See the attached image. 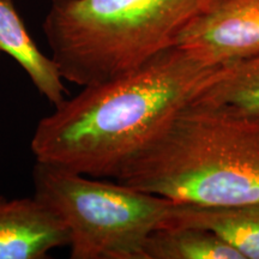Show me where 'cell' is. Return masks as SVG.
Wrapping results in <instances>:
<instances>
[{
	"mask_svg": "<svg viewBox=\"0 0 259 259\" xmlns=\"http://www.w3.org/2000/svg\"><path fill=\"white\" fill-rule=\"evenodd\" d=\"M213 0H51L42 30L66 82L92 85L131 72L177 45Z\"/></svg>",
	"mask_w": 259,
	"mask_h": 259,
	"instance_id": "obj_3",
	"label": "cell"
},
{
	"mask_svg": "<svg viewBox=\"0 0 259 259\" xmlns=\"http://www.w3.org/2000/svg\"><path fill=\"white\" fill-rule=\"evenodd\" d=\"M223 67L174 46L131 72L83 87L37 122L30 142L35 161L115 179Z\"/></svg>",
	"mask_w": 259,
	"mask_h": 259,
	"instance_id": "obj_1",
	"label": "cell"
},
{
	"mask_svg": "<svg viewBox=\"0 0 259 259\" xmlns=\"http://www.w3.org/2000/svg\"><path fill=\"white\" fill-rule=\"evenodd\" d=\"M3 54L22 67L35 89L52 105L65 99L66 88L59 69L31 37L14 0H0V58Z\"/></svg>",
	"mask_w": 259,
	"mask_h": 259,
	"instance_id": "obj_7",
	"label": "cell"
},
{
	"mask_svg": "<svg viewBox=\"0 0 259 259\" xmlns=\"http://www.w3.org/2000/svg\"><path fill=\"white\" fill-rule=\"evenodd\" d=\"M141 259H242L231 245L206 229L167 225L153 232Z\"/></svg>",
	"mask_w": 259,
	"mask_h": 259,
	"instance_id": "obj_10",
	"label": "cell"
},
{
	"mask_svg": "<svg viewBox=\"0 0 259 259\" xmlns=\"http://www.w3.org/2000/svg\"><path fill=\"white\" fill-rule=\"evenodd\" d=\"M176 46L221 66L259 56V0H213L181 31Z\"/></svg>",
	"mask_w": 259,
	"mask_h": 259,
	"instance_id": "obj_5",
	"label": "cell"
},
{
	"mask_svg": "<svg viewBox=\"0 0 259 259\" xmlns=\"http://www.w3.org/2000/svg\"><path fill=\"white\" fill-rule=\"evenodd\" d=\"M115 180L177 204H258L259 119L190 103Z\"/></svg>",
	"mask_w": 259,
	"mask_h": 259,
	"instance_id": "obj_2",
	"label": "cell"
},
{
	"mask_svg": "<svg viewBox=\"0 0 259 259\" xmlns=\"http://www.w3.org/2000/svg\"><path fill=\"white\" fill-rule=\"evenodd\" d=\"M167 225L206 229L231 245L242 259H259V203L236 206L176 203Z\"/></svg>",
	"mask_w": 259,
	"mask_h": 259,
	"instance_id": "obj_8",
	"label": "cell"
},
{
	"mask_svg": "<svg viewBox=\"0 0 259 259\" xmlns=\"http://www.w3.org/2000/svg\"><path fill=\"white\" fill-rule=\"evenodd\" d=\"M193 105L242 118L259 119V56L226 65Z\"/></svg>",
	"mask_w": 259,
	"mask_h": 259,
	"instance_id": "obj_9",
	"label": "cell"
},
{
	"mask_svg": "<svg viewBox=\"0 0 259 259\" xmlns=\"http://www.w3.org/2000/svg\"><path fill=\"white\" fill-rule=\"evenodd\" d=\"M69 241L61 219L35 196H0V259H46Z\"/></svg>",
	"mask_w": 259,
	"mask_h": 259,
	"instance_id": "obj_6",
	"label": "cell"
},
{
	"mask_svg": "<svg viewBox=\"0 0 259 259\" xmlns=\"http://www.w3.org/2000/svg\"><path fill=\"white\" fill-rule=\"evenodd\" d=\"M32 183L34 196L66 226L71 259H141L148 238L167 225L176 204L38 162Z\"/></svg>",
	"mask_w": 259,
	"mask_h": 259,
	"instance_id": "obj_4",
	"label": "cell"
}]
</instances>
